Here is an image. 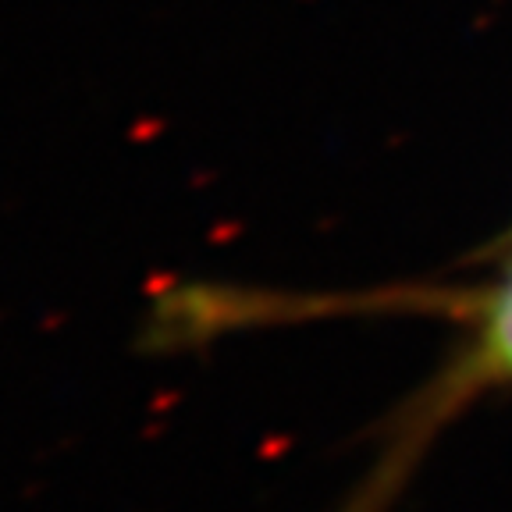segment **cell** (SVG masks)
Masks as SVG:
<instances>
[{"label": "cell", "instance_id": "obj_1", "mask_svg": "<svg viewBox=\"0 0 512 512\" xmlns=\"http://www.w3.org/2000/svg\"><path fill=\"white\" fill-rule=\"evenodd\" d=\"M466 324V345L459 349L456 363L441 374L434 395L448 409L456 399H470L488 388H512V264L505 267L498 285L480 292Z\"/></svg>", "mask_w": 512, "mask_h": 512}, {"label": "cell", "instance_id": "obj_2", "mask_svg": "<svg viewBox=\"0 0 512 512\" xmlns=\"http://www.w3.org/2000/svg\"><path fill=\"white\" fill-rule=\"evenodd\" d=\"M509 264H512V232H509Z\"/></svg>", "mask_w": 512, "mask_h": 512}]
</instances>
